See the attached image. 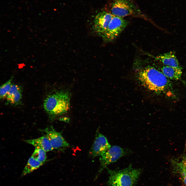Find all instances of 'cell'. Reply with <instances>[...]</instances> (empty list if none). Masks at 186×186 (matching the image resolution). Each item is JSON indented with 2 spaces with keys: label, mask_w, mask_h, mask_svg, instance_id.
I'll use <instances>...</instances> for the list:
<instances>
[{
  "label": "cell",
  "mask_w": 186,
  "mask_h": 186,
  "mask_svg": "<svg viewBox=\"0 0 186 186\" xmlns=\"http://www.w3.org/2000/svg\"><path fill=\"white\" fill-rule=\"evenodd\" d=\"M40 130L44 133V135L48 139L53 149L69 146V144L64 138L61 133L56 131L52 126H47Z\"/></svg>",
  "instance_id": "cell-7"
},
{
  "label": "cell",
  "mask_w": 186,
  "mask_h": 186,
  "mask_svg": "<svg viewBox=\"0 0 186 186\" xmlns=\"http://www.w3.org/2000/svg\"><path fill=\"white\" fill-rule=\"evenodd\" d=\"M105 9L114 16L122 18L130 16L151 21L134 0H108Z\"/></svg>",
  "instance_id": "cell-2"
},
{
  "label": "cell",
  "mask_w": 186,
  "mask_h": 186,
  "mask_svg": "<svg viewBox=\"0 0 186 186\" xmlns=\"http://www.w3.org/2000/svg\"><path fill=\"white\" fill-rule=\"evenodd\" d=\"M22 90L19 86L12 84L6 96L7 103L13 105L21 103L22 99Z\"/></svg>",
  "instance_id": "cell-10"
},
{
  "label": "cell",
  "mask_w": 186,
  "mask_h": 186,
  "mask_svg": "<svg viewBox=\"0 0 186 186\" xmlns=\"http://www.w3.org/2000/svg\"><path fill=\"white\" fill-rule=\"evenodd\" d=\"M46 152L43 149L35 148L31 156L38 161L44 163L47 158Z\"/></svg>",
  "instance_id": "cell-15"
},
{
  "label": "cell",
  "mask_w": 186,
  "mask_h": 186,
  "mask_svg": "<svg viewBox=\"0 0 186 186\" xmlns=\"http://www.w3.org/2000/svg\"><path fill=\"white\" fill-rule=\"evenodd\" d=\"M138 76L143 86L156 92L165 91L171 86L168 79L153 67L148 66L140 69L138 72Z\"/></svg>",
  "instance_id": "cell-1"
},
{
  "label": "cell",
  "mask_w": 186,
  "mask_h": 186,
  "mask_svg": "<svg viewBox=\"0 0 186 186\" xmlns=\"http://www.w3.org/2000/svg\"><path fill=\"white\" fill-rule=\"evenodd\" d=\"M113 16L105 11L98 13L94 20L92 27L94 31L101 36L107 29Z\"/></svg>",
  "instance_id": "cell-8"
},
{
  "label": "cell",
  "mask_w": 186,
  "mask_h": 186,
  "mask_svg": "<svg viewBox=\"0 0 186 186\" xmlns=\"http://www.w3.org/2000/svg\"><path fill=\"white\" fill-rule=\"evenodd\" d=\"M128 152L118 146L111 147L100 157V165L98 173H101L108 165L116 162L121 157L126 155Z\"/></svg>",
  "instance_id": "cell-6"
},
{
  "label": "cell",
  "mask_w": 186,
  "mask_h": 186,
  "mask_svg": "<svg viewBox=\"0 0 186 186\" xmlns=\"http://www.w3.org/2000/svg\"><path fill=\"white\" fill-rule=\"evenodd\" d=\"M111 147L106 137L101 134L99 133L96 136L89 153L93 157H100Z\"/></svg>",
  "instance_id": "cell-9"
},
{
  "label": "cell",
  "mask_w": 186,
  "mask_h": 186,
  "mask_svg": "<svg viewBox=\"0 0 186 186\" xmlns=\"http://www.w3.org/2000/svg\"><path fill=\"white\" fill-rule=\"evenodd\" d=\"M182 69L165 66L161 68L162 72L168 79L178 80L182 75Z\"/></svg>",
  "instance_id": "cell-13"
},
{
  "label": "cell",
  "mask_w": 186,
  "mask_h": 186,
  "mask_svg": "<svg viewBox=\"0 0 186 186\" xmlns=\"http://www.w3.org/2000/svg\"><path fill=\"white\" fill-rule=\"evenodd\" d=\"M128 24V21L123 18L113 16L107 29L101 36L105 41H111L119 35Z\"/></svg>",
  "instance_id": "cell-5"
},
{
  "label": "cell",
  "mask_w": 186,
  "mask_h": 186,
  "mask_svg": "<svg viewBox=\"0 0 186 186\" xmlns=\"http://www.w3.org/2000/svg\"><path fill=\"white\" fill-rule=\"evenodd\" d=\"M183 181L186 186V174L181 175Z\"/></svg>",
  "instance_id": "cell-18"
},
{
  "label": "cell",
  "mask_w": 186,
  "mask_h": 186,
  "mask_svg": "<svg viewBox=\"0 0 186 186\" xmlns=\"http://www.w3.org/2000/svg\"><path fill=\"white\" fill-rule=\"evenodd\" d=\"M156 58L165 66L182 69L174 52L159 55Z\"/></svg>",
  "instance_id": "cell-11"
},
{
  "label": "cell",
  "mask_w": 186,
  "mask_h": 186,
  "mask_svg": "<svg viewBox=\"0 0 186 186\" xmlns=\"http://www.w3.org/2000/svg\"><path fill=\"white\" fill-rule=\"evenodd\" d=\"M70 97V93L65 90L56 91L47 97L44 101V107L51 119L68 111Z\"/></svg>",
  "instance_id": "cell-3"
},
{
  "label": "cell",
  "mask_w": 186,
  "mask_h": 186,
  "mask_svg": "<svg viewBox=\"0 0 186 186\" xmlns=\"http://www.w3.org/2000/svg\"><path fill=\"white\" fill-rule=\"evenodd\" d=\"M176 164L177 170L181 176L186 174V156L183 157L182 159Z\"/></svg>",
  "instance_id": "cell-17"
},
{
  "label": "cell",
  "mask_w": 186,
  "mask_h": 186,
  "mask_svg": "<svg viewBox=\"0 0 186 186\" xmlns=\"http://www.w3.org/2000/svg\"><path fill=\"white\" fill-rule=\"evenodd\" d=\"M25 142L35 147L43 149L46 152L52 151L53 149L48 139L45 136L34 139L25 140Z\"/></svg>",
  "instance_id": "cell-12"
},
{
  "label": "cell",
  "mask_w": 186,
  "mask_h": 186,
  "mask_svg": "<svg viewBox=\"0 0 186 186\" xmlns=\"http://www.w3.org/2000/svg\"><path fill=\"white\" fill-rule=\"evenodd\" d=\"M11 78L6 82L2 85L0 88V97L1 99L6 97L7 94L12 85Z\"/></svg>",
  "instance_id": "cell-16"
},
{
  "label": "cell",
  "mask_w": 186,
  "mask_h": 186,
  "mask_svg": "<svg viewBox=\"0 0 186 186\" xmlns=\"http://www.w3.org/2000/svg\"><path fill=\"white\" fill-rule=\"evenodd\" d=\"M44 164L38 161L31 156L24 169L21 176H23L31 173L37 169Z\"/></svg>",
  "instance_id": "cell-14"
},
{
  "label": "cell",
  "mask_w": 186,
  "mask_h": 186,
  "mask_svg": "<svg viewBox=\"0 0 186 186\" xmlns=\"http://www.w3.org/2000/svg\"><path fill=\"white\" fill-rule=\"evenodd\" d=\"M106 168L110 175L108 186H135L141 172V169L133 168L131 165L118 171Z\"/></svg>",
  "instance_id": "cell-4"
}]
</instances>
